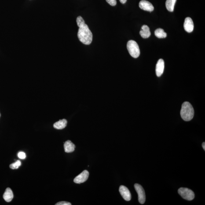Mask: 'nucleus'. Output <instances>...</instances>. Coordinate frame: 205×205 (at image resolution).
<instances>
[{"mask_svg":"<svg viewBox=\"0 0 205 205\" xmlns=\"http://www.w3.org/2000/svg\"><path fill=\"white\" fill-rule=\"evenodd\" d=\"M106 1L111 6H114L116 5V0H106Z\"/></svg>","mask_w":205,"mask_h":205,"instance_id":"19","label":"nucleus"},{"mask_svg":"<svg viewBox=\"0 0 205 205\" xmlns=\"http://www.w3.org/2000/svg\"><path fill=\"white\" fill-rule=\"evenodd\" d=\"M21 162L20 160H18L16 161L15 163L11 164L10 166V167L12 170H16L21 165Z\"/></svg>","mask_w":205,"mask_h":205,"instance_id":"17","label":"nucleus"},{"mask_svg":"<svg viewBox=\"0 0 205 205\" xmlns=\"http://www.w3.org/2000/svg\"><path fill=\"white\" fill-rule=\"evenodd\" d=\"M56 205H71V203L66 201H61L56 204Z\"/></svg>","mask_w":205,"mask_h":205,"instance_id":"20","label":"nucleus"},{"mask_svg":"<svg viewBox=\"0 0 205 205\" xmlns=\"http://www.w3.org/2000/svg\"><path fill=\"white\" fill-rule=\"evenodd\" d=\"M184 28L187 32L190 33L193 31L194 24L193 21L190 17L186 18L184 23Z\"/></svg>","mask_w":205,"mask_h":205,"instance_id":"9","label":"nucleus"},{"mask_svg":"<svg viewBox=\"0 0 205 205\" xmlns=\"http://www.w3.org/2000/svg\"><path fill=\"white\" fill-rule=\"evenodd\" d=\"M177 0H166V6L169 11L173 12L174 11V7Z\"/></svg>","mask_w":205,"mask_h":205,"instance_id":"15","label":"nucleus"},{"mask_svg":"<svg viewBox=\"0 0 205 205\" xmlns=\"http://www.w3.org/2000/svg\"><path fill=\"white\" fill-rule=\"evenodd\" d=\"M140 35L143 38H146L149 37L151 35L149 27L144 25L141 27V30L140 32Z\"/></svg>","mask_w":205,"mask_h":205,"instance_id":"11","label":"nucleus"},{"mask_svg":"<svg viewBox=\"0 0 205 205\" xmlns=\"http://www.w3.org/2000/svg\"><path fill=\"white\" fill-rule=\"evenodd\" d=\"M1 113H0V117H1Z\"/></svg>","mask_w":205,"mask_h":205,"instance_id":"23","label":"nucleus"},{"mask_svg":"<svg viewBox=\"0 0 205 205\" xmlns=\"http://www.w3.org/2000/svg\"><path fill=\"white\" fill-rule=\"evenodd\" d=\"M127 48L129 53L132 57L137 58L140 55V48L137 42L133 40H131L128 42Z\"/></svg>","mask_w":205,"mask_h":205,"instance_id":"3","label":"nucleus"},{"mask_svg":"<svg viewBox=\"0 0 205 205\" xmlns=\"http://www.w3.org/2000/svg\"><path fill=\"white\" fill-rule=\"evenodd\" d=\"M178 193L181 197L186 200L192 201L195 198L193 191L186 188H181L178 190Z\"/></svg>","mask_w":205,"mask_h":205,"instance_id":"4","label":"nucleus"},{"mask_svg":"<svg viewBox=\"0 0 205 205\" xmlns=\"http://www.w3.org/2000/svg\"><path fill=\"white\" fill-rule=\"evenodd\" d=\"M119 191L123 198L126 201H130L131 199V195L129 190L126 187L121 185L120 187Z\"/></svg>","mask_w":205,"mask_h":205,"instance_id":"7","label":"nucleus"},{"mask_svg":"<svg viewBox=\"0 0 205 205\" xmlns=\"http://www.w3.org/2000/svg\"><path fill=\"white\" fill-rule=\"evenodd\" d=\"M76 22L79 27L78 37L80 41L84 44L90 45L93 41V35L88 26L85 24L84 20L82 16L77 18Z\"/></svg>","mask_w":205,"mask_h":205,"instance_id":"1","label":"nucleus"},{"mask_svg":"<svg viewBox=\"0 0 205 205\" xmlns=\"http://www.w3.org/2000/svg\"><path fill=\"white\" fill-rule=\"evenodd\" d=\"M134 188L138 194V201L140 204H143L145 201V191L141 186L139 184H135Z\"/></svg>","mask_w":205,"mask_h":205,"instance_id":"5","label":"nucleus"},{"mask_svg":"<svg viewBox=\"0 0 205 205\" xmlns=\"http://www.w3.org/2000/svg\"><path fill=\"white\" fill-rule=\"evenodd\" d=\"M64 148L66 152L71 153L75 151V145L71 141L68 140L64 143Z\"/></svg>","mask_w":205,"mask_h":205,"instance_id":"12","label":"nucleus"},{"mask_svg":"<svg viewBox=\"0 0 205 205\" xmlns=\"http://www.w3.org/2000/svg\"><path fill=\"white\" fill-rule=\"evenodd\" d=\"M3 198L5 201L7 202H10L13 199V194L10 188H7L5 190L4 193V194Z\"/></svg>","mask_w":205,"mask_h":205,"instance_id":"13","label":"nucleus"},{"mask_svg":"<svg viewBox=\"0 0 205 205\" xmlns=\"http://www.w3.org/2000/svg\"><path fill=\"white\" fill-rule=\"evenodd\" d=\"M89 176V172L87 170H84L82 173L74 179V182L78 184L84 182L87 180Z\"/></svg>","mask_w":205,"mask_h":205,"instance_id":"6","label":"nucleus"},{"mask_svg":"<svg viewBox=\"0 0 205 205\" xmlns=\"http://www.w3.org/2000/svg\"><path fill=\"white\" fill-rule=\"evenodd\" d=\"M67 121L66 120H60L59 121L56 122L53 125L54 127L58 130H62L67 126Z\"/></svg>","mask_w":205,"mask_h":205,"instance_id":"14","label":"nucleus"},{"mask_svg":"<svg viewBox=\"0 0 205 205\" xmlns=\"http://www.w3.org/2000/svg\"><path fill=\"white\" fill-rule=\"evenodd\" d=\"M165 68V62L163 59H159L156 66V73L158 77L160 76L163 73Z\"/></svg>","mask_w":205,"mask_h":205,"instance_id":"10","label":"nucleus"},{"mask_svg":"<svg viewBox=\"0 0 205 205\" xmlns=\"http://www.w3.org/2000/svg\"><path fill=\"white\" fill-rule=\"evenodd\" d=\"M155 35L159 38H165L167 36V34L165 32L163 29L159 28L157 29L155 32Z\"/></svg>","mask_w":205,"mask_h":205,"instance_id":"16","label":"nucleus"},{"mask_svg":"<svg viewBox=\"0 0 205 205\" xmlns=\"http://www.w3.org/2000/svg\"><path fill=\"white\" fill-rule=\"evenodd\" d=\"M202 146H203V149H204V151L205 150V143L204 142L203 143V144H202Z\"/></svg>","mask_w":205,"mask_h":205,"instance_id":"22","label":"nucleus"},{"mask_svg":"<svg viewBox=\"0 0 205 205\" xmlns=\"http://www.w3.org/2000/svg\"><path fill=\"white\" fill-rule=\"evenodd\" d=\"M139 7L143 10L151 12L154 10V7L152 4L145 0H142L139 3Z\"/></svg>","mask_w":205,"mask_h":205,"instance_id":"8","label":"nucleus"},{"mask_svg":"<svg viewBox=\"0 0 205 205\" xmlns=\"http://www.w3.org/2000/svg\"><path fill=\"white\" fill-rule=\"evenodd\" d=\"M18 157L21 159H24L26 158V154L24 152H20L18 154Z\"/></svg>","mask_w":205,"mask_h":205,"instance_id":"18","label":"nucleus"},{"mask_svg":"<svg viewBox=\"0 0 205 205\" xmlns=\"http://www.w3.org/2000/svg\"><path fill=\"white\" fill-rule=\"evenodd\" d=\"M181 115L182 119L186 121L192 120L194 115V110L192 104L187 101L183 103L181 106Z\"/></svg>","mask_w":205,"mask_h":205,"instance_id":"2","label":"nucleus"},{"mask_svg":"<svg viewBox=\"0 0 205 205\" xmlns=\"http://www.w3.org/2000/svg\"><path fill=\"white\" fill-rule=\"evenodd\" d=\"M119 1L122 4H124L126 3L127 0H119Z\"/></svg>","mask_w":205,"mask_h":205,"instance_id":"21","label":"nucleus"}]
</instances>
